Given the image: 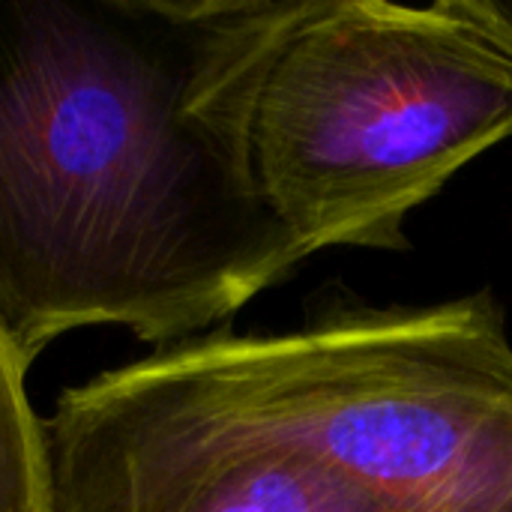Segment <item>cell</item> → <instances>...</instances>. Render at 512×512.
Returning <instances> with one entry per match:
<instances>
[{
  "label": "cell",
  "instance_id": "cell-1",
  "mask_svg": "<svg viewBox=\"0 0 512 512\" xmlns=\"http://www.w3.org/2000/svg\"><path fill=\"white\" fill-rule=\"evenodd\" d=\"M219 0H0V324L177 342L303 255L207 108Z\"/></svg>",
  "mask_w": 512,
  "mask_h": 512
},
{
  "label": "cell",
  "instance_id": "cell-2",
  "mask_svg": "<svg viewBox=\"0 0 512 512\" xmlns=\"http://www.w3.org/2000/svg\"><path fill=\"white\" fill-rule=\"evenodd\" d=\"M207 108L303 261L405 219L512 135V6L219 0Z\"/></svg>",
  "mask_w": 512,
  "mask_h": 512
},
{
  "label": "cell",
  "instance_id": "cell-3",
  "mask_svg": "<svg viewBox=\"0 0 512 512\" xmlns=\"http://www.w3.org/2000/svg\"><path fill=\"white\" fill-rule=\"evenodd\" d=\"M204 402L390 512H512V342L492 294L159 351Z\"/></svg>",
  "mask_w": 512,
  "mask_h": 512
},
{
  "label": "cell",
  "instance_id": "cell-4",
  "mask_svg": "<svg viewBox=\"0 0 512 512\" xmlns=\"http://www.w3.org/2000/svg\"><path fill=\"white\" fill-rule=\"evenodd\" d=\"M48 512H390L345 471L192 393L153 354L42 420Z\"/></svg>",
  "mask_w": 512,
  "mask_h": 512
},
{
  "label": "cell",
  "instance_id": "cell-5",
  "mask_svg": "<svg viewBox=\"0 0 512 512\" xmlns=\"http://www.w3.org/2000/svg\"><path fill=\"white\" fill-rule=\"evenodd\" d=\"M27 366L0 324V512H48L45 432L24 390Z\"/></svg>",
  "mask_w": 512,
  "mask_h": 512
}]
</instances>
